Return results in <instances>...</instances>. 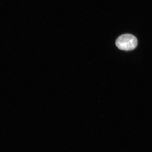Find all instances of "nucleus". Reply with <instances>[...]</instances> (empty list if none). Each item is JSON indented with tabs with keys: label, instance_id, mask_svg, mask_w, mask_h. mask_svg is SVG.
Returning a JSON list of instances; mask_svg holds the SVG:
<instances>
[{
	"label": "nucleus",
	"instance_id": "1",
	"mask_svg": "<svg viewBox=\"0 0 152 152\" xmlns=\"http://www.w3.org/2000/svg\"><path fill=\"white\" fill-rule=\"evenodd\" d=\"M116 45L118 49L124 51H130L135 49L138 41L135 36L130 34H124L117 39Z\"/></svg>",
	"mask_w": 152,
	"mask_h": 152
}]
</instances>
